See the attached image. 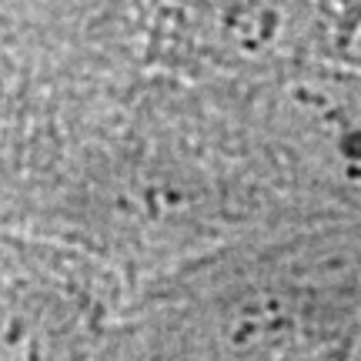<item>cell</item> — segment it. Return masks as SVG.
Masks as SVG:
<instances>
[{"instance_id": "3957f363", "label": "cell", "mask_w": 361, "mask_h": 361, "mask_svg": "<svg viewBox=\"0 0 361 361\" xmlns=\"http://www.w3.org/2000/svg\"><path fill=\"white\" fill-rule=\"evenodd\" d=\"M308 4H314L318 11L328 13L338 24V30L345 34V57H348L351 44L361 30V0H308Z\"/></svg>"}, {"instance_id": "277c9868", "label": "cell", "mask_w": 361, "mask_h": 361, "mask_svg": "<svg viewBox=\"0 0 361 361\" xmlns=\"http://www.w3.org/2000/svg\"><path fill=\"white\" fill-rule=\"evenodd\" d=\"M0 101H4V67H0Z\"/></svg>"}, {"instance_id": "7a4b0ae2", "label": "cell", "mask_w": 361, "mask_h": 361, "mask_svg": "<svg viewBox=\"0 0 361 361\" xmlns=\"http://www.w3.org/2000/svg\"><path fill=\"white\" fill-rule=\"evenodd\" d=\"M107 324V295L71 255L0 247V361H87Z\"/></svg>"}, {"instance_id": "6da1fadb", "label": "cell", "mask_w": 361, "mask_h": 361, "mask_svg": "<svg viewBox=\"0 0 361 361\" xmlns=\"http://www.w3.org/2000/svg\"><path fill=\"white\" fill-rule=\"evenodd\" d=\"M144 44L228 78L345 64V34L308 0H144Z\"/></svg>"}]
</instances>
